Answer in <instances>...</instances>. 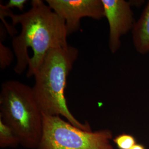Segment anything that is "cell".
Masks as SVG:
<instances>
[{"mask_svg": "<svg viewBox=\"0 0 149 149\" xmlns=\"http://www.w3.org/2000/svg\"><path fill=\"white\" fill-rule=\"evenodd\" d=\"M15 56L13 52L8 47L0 43V68L2 70L5 69L10 66Z\"/></svg>", "mask_w": 149, "mask_h": 149, "instance_id": "10", "label": "cell"}, {"mask_svg": "<svg viewBox=\"0 0 149 149\" xmlns=\"http://www.w3.org/2000/svg\"><path fill=\"white\" fill-rule=\"evenodd\" d=\"M29 10L18 15L0 8L1 16L11 18L13 26H21L20 34L12 40L16 58L13 70L21 74L28 69V78L34 76L50 50L69 44L65 22L43 1L33 0Z\"/></svg>", "mask_w": 149, "mask_h": 149, "instance_id": "1", "label": "cell"}, {"mask_svg": "<svg viewBox=\"0 0 149 149\" xmlns=\"http://www.w3.org/2000/svg\"><path fill=\"white\" fill-rule=\"evenodd\" d=\"M46 3L65 22L68 36L80 29L83 18L105 17L101 0H47Z\"/></svg>", "mask_w": 149, "mask_h": 149, "instance_id": "5", "label": "cell"}, {"mask_svg": "<svg viewBox=\"0 0 149 149\" xmlns=\"http://www.w3.org/2000/svg\"><path fill=\"white\" fill-rule=\"evenodd\" d=\"M134 47L141 54L149 53V1L132 29Z\"/></svg>", "mask_w": 149, "mask_h": 149, "instance_id": "7", "label": "cell"}, {"mask_svg": "<svg viewBox=\"0 0 149 149\" xmlns=\"http://www.w3.org/2000/svg\"><path fill=\"white\" fill-rule=\"evenodd\" d=\"M43 114V132L37 149H114L109 129L85 131L60 116Z\"/></svg>", "mask_w": 149, "mask_h": 149, "instance_id": "4", "label": "cell"}, {"mask_svg": "<svg viewBox=\"0 0 149 149\" xmlns=\"http://www.w3.org/2000/svg\"><path fill=\"white\" fill-rule=\"evenodd\" d=\"M78 49L68 44L50 50L34 75V96L42 114L65 118L74 127L92 131L88 122L74 117L67 105L65 95L67 78L78 58Z\"/></svg>", "mask_w": 149, "mask_h": 149, "instance_id": "2", "label": "cell"}, {"mask_svg": "<svg viewBox=\"0 0 149 149\" xmlns=\"http://www.w3.org/2000/svg\"><path fill=\"white\" fill-rule=\"evenodd\" d=\"M113 141L119 149H130L136 144L133 136L128 134H120L113 139Z\"/></svg>", "mask_w": 149, "mask_h": 149, "instance_id": "9", "label": "cell"}, {"mask_svg": "<svg viewBox=\"0 0 149 149\" xmlns=\"http://www.w3.org/2000/svg\"><path fill=\"white\" fill-rule=\"evenodd\" d=\"M0 119L14 130L23 147L37 149L43 132V114L32 87L16 80L2 83Z\"/></svg>", "mask_w": 149, "mask_h": 149, "instance_id": "3", "label": "cell"}, {"mask_svg": "<svg viewBox=\"0 0 149 149\" xmlns=\"http://www.w3.org/2000/svg\"><path fill=\"white\" fill-rule=\"evenodd\" d=\"M130 149H146L143 145L140 144H136Z\"/></svg>", "mask_w": 149, "mask_h": 149, "instance_id": "12", "label": "cell"}, {"mask_svg": "<svg viewBox=\"0 0 149 149\" xmlns=\"http://www.w3.org/2000/svg\"><path fill=\"white\" fill-rule=\"evenodd\" d=\"M20 145L18 135L12 128L0 119V147L16 148Z\"/></svg>", "mask_w": 149, "mask_h": 149, "instance_id": "8", "label": "cell"}, {"mask_svg": "<svg viewBox=\"0 0 149 149\" xmlns=\"http://www.w3.org/2000/svg\"><path fill=\"white\" fill-rule=\"evenodd\" d=\"M101 1L109 24V48L115 54L120 47L122 37L133 28V13L130 3L124 0Z\"/></svg>", "mask_w": 149, "mask_h": 149, "instance_id": "6", "label": "cell"}, {"mask_svg": "<svg viewBox=\"0 0 149 149\" xmlns=\"http://www.w3.org/2000/svg\"><path fill=\"white\" fill-rule=\"evenodd\" d=\"M27 2V0H10L6 5H2L1 3L0 8L10 10L11 8H17L21 11H23Z\"/></svg>", "mask_w": 149, "mask_h": 149, "instance_id": "11", "label": "cell"}]
</instances>
